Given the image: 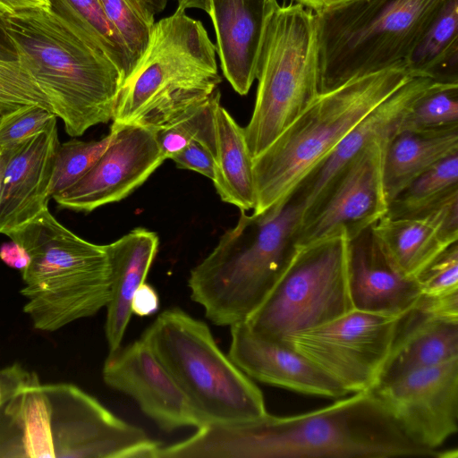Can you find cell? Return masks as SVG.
Listing matches in <instances>:
<instances>
[{"label":"cell","mask_w":458,"mask_h":458,"mask_svg":"<svg viewBox=\"0 0 458 458\" xmlns=\"http://www.w3.org/2000/svg\"><path fill=\"white\" fill-rule=\"evenodd\" d=\"M170 458L436 457L414 443L372 391L316 411L250 421L208 422L187 439L166 446Z\"/></svg>","instance_id":"6da1fadb"},{"label":"cell","mask_w":458,"mask_h":458,"mask_svg":"<svg viewBox=\"0 0 458 458\" xmlns=\"http://www.w3.org/2000/svg\"><path fill=\"white\" fill-rule=\"evenodd\" d=\"M161 445L72 384L38 381L0 406V458H156Z\"/></svg>","instance_id":"7a4b0ae2"},{"label":"cell","mask_w":458,"mask_h":458,"mask_svg":"<svg viewBox=\"0 0 458 458\" xmlns=\"http://www.w3.org/2000/svg\"><path fill=\"white\" fill-rule=\"evenodd\" d=\"M0 21L19 62L47 97L72 137L113 119L123 76L101 47L49 8Z\"/></svg>","instance_id":"3957f363"},{"label":"cell","mask_w":458,"mask_h":458,"mask_svg":"<svg viewBox=\"0 0 458 458\" xmlns=\"http://www.w3.org/2000/svg\"><path fill=\"white\" fill-rule=\"evenodd\" d=\"M303 204L294 194L259 215L241 210L234 227L190 274L191 298L216 326L244 322L263 302L295 249Z\"/></svg>","instance_id":"277c9868"},{"label":"cell","mask_w":458,"mask_h":458,"mask_svg":"<svg viewBox=\"0 0 458 458\" xmlns=\"http://www.w3.org/2000/svg\"><path fill=\"white\" fill-rule=\"evenodd\" d=\"M216 53L203 24L185 10L155 22L148 48L122 83L113 123L156 133L190 114L222 81Z\"/></svg>","instance_id":"5b68a950"},{"label":"cell","mask_w":458,"mask_h":458,"mask_svg":"<svg viewBox=\"0 0 458 458\" xmlns=\"http://www.w3.org/2000/svg\"><path fill=\"white\" fill-rule=\"evenodd\" d=\"M410 78L405 66L397 65L319 93L253 157V214L283 205L347 133Z\"/></svg>","instance_id":"8992f818"},{"label":"cell","mask_w":458,"mask_h":458,"mask_svg":"<svg viewBox=\"0 0 458 458\" xmlns=\"http://www.w3.org/2000/svg\"><path fill=\"white\" fill-rule=\"evenodd\" d=\"M6 236L30 257L21 294L35 328L58 330L106 306L111 268L106 245L79 237L48 208Z\"/></svg>","instance_id":"52a82bcc"},{"label":"cell","mask_w":458,"mask_h":458,"mask_svg":"<svg viewBox=\"0 0 458 458\" xmlns=\"http://www.w3.org/2000/svg\"><path fill=\"white\" fill-rule=\"evenodd\" d=\"M445 0H352L314 13L318 91L405 60Z\"/></svg>","instance_id":"ba28073f"},{"label":"cell","mask_w":458,"mask_h":458,"mask_svg":"<svg viewBox=\"0 0 458 458\" xmlns=\"http://www.w3.org/2000/svg\"><path fill=\"white\" fill-rule=\"evenodd\" d=\"M140 338L207 423L244 422L267 413L260 389L220 350L205 322L172 308Z\"/></svg>","instance_id":"9c48e42d"},{"label":"cell","mask_w":458,"mask_h":458,"mask_svg":"<svg viewBox=\"0 0 458 458\" xmlns=\"http://www.w3.org/2000/svg\"><path fill=\"white\" fill-rule=\"evenodd\" d=\"M258 89L244 133L252 157L263 152L319 94L314 13L297 3L278 6L267 28Z\"/></svg>","instance_id":"30bf717a"},{"label":"cell","mask_w":458,"mask_h":458,"mask_svg":"<svg viewBox=\"0 0 458 458\" xmlns=\"http://www.w3.org/2000/svg\"><path fill=\"white\" fill-rule=\"evenodd\" d=\"M345 231L296 247L284 273L244 321L275 341L327 323L353 310L348 289Z\"/></svg>","instance_id":"8fae6325"},{"label":"cell","mask_w":458,"mask_h":458,"mask_svg":"<svg viewBox=\"0 0 458 458\" xmlns=\"http://www.w3.org/2000/svg\"><path fill=\"white\" fill-rule=\"evenodd\" d=\"M401 316L353 309L282 342L311 360L348 393L371 391L380 380Z\"/></svg>","instance_id":"7c38bea8"},{"label":"cell","mask_w":458,"mask_h":458,"mask_svg":"<svg viewBox=\"0 0 458 458\" xmlns=\"http://www.w3.org/2000/svg\"><path fill=\"white\" fill-rule=\"evenodd\" d=\"M390 140H376L352 158L305 210L296 234L301 247L345 231L350 239L388 210L383 164Z\"/></svg>","instance_id":"4fadbf2b"},{"label":"cell","mask_w":458,"mask_h":458,"mask_svg":"<svg viewBox=\"0 0 458 458\" xmlns=\"http://www.w3.org/2000/svg\"><path fill=\"white\" fill-rule=\"evenodd\" d=\"M417 445L452 457L439 447L458 430V358L382 382L371 390Z\"/></svg>","instance_id":"5bb4252c"},{"label":"cell","mask_w":458,"mask_h":458,"mask_svg":"<svg viewBox=\"0 0 458 458\" xmlns=\"http://www.w3.org/2000/svg\"><path fill=\"white\" fill-rule=\"evenodd\" d=\"M112 140L72 187L52 199L59 208L78 212L117 202L140 187L165 160L154 131L136 124L111 126Z\"/></svg>","instance_id":"9a60e30c"},{"label":"cell","mask_w":458,"mask_h":458,"mask_svg":"<svg viewBox=\"0 0 458 458\" xmlns=\"http://www.w3.org/2000/svg\"><path fill=\"white\" fill-rule=\"evenodd\" d=\"M102 375L107 386L131 396L165 431L207 423L141 338L109 352Z\"/></svg>","instance_id":"2e32d148"},{"label":"cell","mask_w":458,"mask_h":458,"mask_svg":"<svg viewBox=\"0 0 458 458\" xmlns=\"http://www.w3.org/2000/svg\"><path fill=\"white\" fill-rule=\"evenodd\" d=\"M228 352L250 377L292 391L339 399L349 394L311 360L282 341L253 334L244 322L231 326Z\"/></svg>","instance_id":"e0dca14e"},{"label":"cell","mask_w":458,"mask_h":458,"mask_svg":"<svg viewBox=\"0 0 458 458\" xmlns=\"http://www.w3.org/2000/svg\"><path fill=\"white\" fill-rule=\"evenodd\" d=\"M276 0H209L223 73L240 95L248 94L257 77L259 58Z\"/></svg>","instance_id":"ac0fdd59"},{"label":"cell","mask_w":458,"mask_h":458,"mask_svg":"<svg viewBox=\"0 0 458 458\" xmlns=\"http://www.w3.org/2000/svg\"><path fill=\"white\" fill-rule=\"evenodd\" d=\"M380 249L408 277H416L458 241V193L415 217L384 216L371 226Z\"/></svg>","instance_id":"d6986e66"},{"label":"cell","mask_w":458,"mask_h":458,"mask_svg":"<svg viewBox=\"0 0 458 458\" xmlns=\"http://www.w3.org/2000/svg\"><path fill=\"white\" fill-rule=\"evenodd\" d=\"M437 82L428 77H411L361 119L293 193L301 200L303 213L364 148L376 140H390L401 130L411 106Z\"/></svg>","instance_id":"ffe728a7"},{"label":"cell","mask_w":458,"mask_h":458,"mask_svg":"<svg viewBox=\"0 0 458 458\" xmlns=\"http://www.w3.org/2000/svg\"><path fill=\"white\" fill-rule=\"evenodd\" d=\"M59 143L55 123L16 145L4 177L1 234L6 235L48 208L54 159Z\"/></svg>","instance_id":"44dd1931"},{"label":"cell","mask_w":458,"mask_h":458,"mask_svg":"<svg viewBox=\"0 0 458 458\" xmlns=\"http://www.w3.org/2000/svg\"><path fill=\"white\" fill-rule=\"evenodd\" d=\"M348 289L354 310L401 316L420 297L416 279L399 271L376 241L371 227L350 239Z\"/></svg>","instance_id":"7402d4cb"},{"label":"cell","mask_w":458,"mask_h":458,"mask_svg":"<svg viewBox=\"0 0 458 458\" xmlns=\"http://www.w3.org/2000/svg\"><path fill=\"white\" fill-rule=\"evenodd\" d=\"M455 358H458V319L440 317L414 306L398 320L378 384Z\"/></svg>","instance_id":"603a6c76"},{"label":"cell","mask_w":458,"mask_h":458,"mask_svg":"<svg viewBox=\"0 0 458 458\" xmlns=\"http://www.w3.org/2000/svg\"><path fill=\"white\" fill-rule=\"evenodd\" d=\"M158 244L157 233L141 227L106 244L111 268V292L106 306L105 325L109 352L121 347L132 315L131 304L133 294L146 282Z\"/></svg>","instance_id":"cb8c5ba5"},{"label":"cell","mask_w":458,"mask_h":458,"mask_svg":"<svg viewBox=\"0 0 458 458\" xmlns=\"http://www.w3.org/2000/svg\"><path fill=\"white\" fill-rule=\"evenodd\" d=\"M216 150L214 182L221 199L240 210L253 209L256 203L253 157L244 127H241L220 103L215 109Z\"/></svg>","instance_id":"d4e9b609"},{"label":"cell","mask_w":458,"mask_h":458,"mask_svg":"<svg viewBox=\"0 0 458 458\" xmlns=\"http://www.w3.org/2000/svg\"><path fill=\"white\" fill-rule=\"evenodd\" d=\"M457 153L458 130H400L388 142L384 156L383 177L388 204L417 176Z\"/></svg>","instance_id":"484cf974"},{"label":"cell","mask_w":458,"mask_h":458,"mask_svg":"<svg viewBox=\"0 0 458 458\" xmlns=\"http://www.w3.org/2000/svg\"><path fill=\"white\" fill-rule=\"evenodd\" d=\"M458 59V0H445L405 60L411 77L456 82Z\"/></svg>","instance_id":"4316f807"},{"label":"cell","mask_w":458,"mask_h":458,"mask_svg":"<svg viewBox=\"0 0 458 458\" xmlns=\"http://www.w3.org/2000/svg\"><path fill=\"white\" fill-rule=\"evenodd\" d=\"M49 9L94 40L115 64L123 81L135 65L99 0H48Z\"/></svg>","instance_id":"83f0119b"},{"label":"cell","mask_w":458,"mask_h":458,"mask_svg":"<svg viewBox=\"0 0 458 458\" xmlns=\"http://www.w3.org/2000/svg\"><path fill=\"white\" fill-rule=\"evenodd\" d=\"M458 193V153L441 160L409 182L388 204L386 216L415 217Z\"/></svg>","instance_id":"f1b7e54d"},{"label":"cell","mask_w":458,"mask_h":458,"mask_svg":"<svg viewBox=\"0 0 458 458\" xmlns=\"http://www.w3.org/2000/svg\"><path fill=\"white\" fill-rule=\"evenodd\" d=\"M401 130H458V83L437 82L408 111Z\"/></svg>","instance_id":"f546056e"},{"label":"cell","mask_w":458,"mask_h":458,"mask_svg":"<svg viewBox=\"0 0 458 458\" xmlns=\"http://www.w3.org/2000/svg\"><path fill=\"white\" fill-rule=\"evenodd\" d=\"M220 103L218 89L202 105L172 126L156 132L165 159L171 158L192 140L216 150L215 109Z\"/></svg>","instance_id":"4dcf8cb0"},{"label":"cell","mask_w":458,"mask_h":458,"mask_svg":"<svg viewBox=\"0 0 458 458\" xmlns=\"http://www.w3.org/2000/svg\"><path fill=\"white\" fill-rule=\"evenodd\" d=\"M112 132L99 140H71L59 143L54 159L49 188L52 199L76 183L108 147Z\"/></svg>","instance_id":"1f68e13d"},{"label":"cell","mask_w":458,"mask_h":458,"mask_svg":"<svg viewBox=\"0 0 458 458\" xmlns=\"http://www.w3.org/2000/svg\"><path fill=\"white\" fill-rule=\"evenodd\" d=\"M30 105L53 112L47 97L19 61L0 60V115Z\"/></svg>","instance_id":"d6a6232c"},{"label":"cell","mask_w":458,"mask_h":458,"mask_svg":"<svg viewBox=\"0 0 458 458\" xmlns=\"http://www.w3.org/2000/svg\"><path fill=\"white\" fill-rule=\"evenodd\" d=\"M99 1L136 66L148 48L155 22L147 20L129 0Z\"/></svg>","instance_id":"836d02e7"},{"label":"cell","mask_w":458,"mask_h":458,"mask_svg":"<svg viewBox=\"0 0 458 458\" xmlns=\"http://www.w3.org/2000/svg\"><path fill=\"white\" fill-rule=\"evenodd\" d=\"M54 112L37 105L0 115V147H13L56 123Z\"/></svg>","instance_id":"e575fe53"},{"label":"cell","mask_w":458,"mask_h":458,"mask_svg":"<svg viewBox=\"0 0 458 458\" xmlns=\"http://www.w3.org/2000/svg\"><path fill=\"white\" fill-rule=\"evenodd\" d=\"M416 280L423 297L438 299L458 295V243L444 250Z\"/></svg>","instance_id":"d590c367"},{"label":"cell","mask_w":458,"mask_h":458,"mask_svg":"<svg viewBox=\"0 0 458 458\" xmlns=\"http://www.w3.org/2000/svg\"><path fill=\"white\" fill-rule=\"evenodd\" d=\"M216 150L207 144L192 140L171 157L181 169L195 171L211 181L214 178Z\"/></svg>","instance_id":"8d00e7d4"},{"label":"cell","mask_w":458,"mask_h":458,"mask_svg":"<svg viewBox=\"0 0 458 458\" xmlns=\"http://www.w3.org/2000/svg\"><path fill=\"white\" fill-rule=\"evenodd\" d=\"M39 381L35 372L14 363L0 369V406L24 386Z\"/></svg>","instance_id":"74e56055"},{"label":"cell","mask_w":458,"mask_h":458,"mask_svg":"<svg viewBox=\"0 0 458 458\" xmlns=\"http://www.w3.org/2000/svg\"><path fill=\"white\" fill-rule=\"evenodd\" d=\"M159 308V296L156 289L144 282L133 294L131 309V313L139 317L155 314Z\"/></svg>","instance_id":"f35d334b"},{"label":"cell","mask_w":458,"mask_h":458,"mask_svg":"<svg viewBox=\"0 0 458 458\" xmlns=\"http://www.w3.org/2000/svg\"><path fill=\"white\" fill-rule=\"evenodd\" d=\"M0 259L7 266L21 271L30 261V257L25 250L13 241L4 243L0 247Z\"/></svg>","instance_id":"ab89813d"},{"label":"cell","mask_w":458,"mask_h":458,"mask_svg":"<svg viewBox=\"0 0 458 458\" xmlns=\"http://www.w3.org/2000/svg\"><path fill=\"white\" fill-rule=\"evenodd\" d=\"M33 8H49L48 0H0V16Z\"/></svg>","instance_id":"60d3db41"},{"label":"cell","mask_w":458,"mask_h":458,"mask_svg":"<svg viewBox=\"0 0 458 458\" xmlns=\"http://www.w3.org/2000/svg\"><path fill=\"white\" fill-rule=\"evenodd\" d=\"M169 0H129L147 20L155 22L156 14L161 13Z\"/></svg>","instance_id":"b9f144b4"},{"label":"cell","mask_w":458,"mask_h":458,"mask_svg":"<svg viewBox=\"0 0 458 458\" xmlns=\"http://www.w3.org/2000/svg\"><path fill=\"white\" fill-rule=\"evenodd\" d=\"M0 60L19 61L17 50L0 21Z\"/></svg>","instance_id":"7bdbcfd3"},{"label":"cell","mask_w":458,"mask_h":458,"mask_svg":"<svg viewBox=\"0 0 458 458\" xmlns=\"http://www.w3.org/2000/svg\"><path fill=\"white\" fill-rule=\"evenodd\" d=\"M295 3L301 4L313 13H318L352 0H293Z\"/></svg>","instance_id":"ee69618b"},{"label":"cell","mask_w":458,"mask_h":458,"mask_svg":"<svg viewBox=\"0 0 458 458\" xmlns=\"http://www.w3.org/2000/svg\"><path fill=\"white\" fill-rule=\"evenodd\" d=\"M15 146L13 147H0V199H1V193L3 189V182H4V177L6 166L8 165V162L11 158V157L13 154V151L15 149Z\"/></svg>","instance_id":"f6af8a7d"},{"label":"cell","mask_w":458,"mask_h":458,"mask_svg":"<svg viewBox=\"0 0 458 458\" xmlns=\"http://www.w3.org/2000/svg\"><path fill=\"white\" fill-rule=\"evenodd\" d=\"M178 3V8L182 10L186 9H200L208 12L209 0H176Z\"/></svg>","instance_id":"bcb514c9"}]
</instances>
